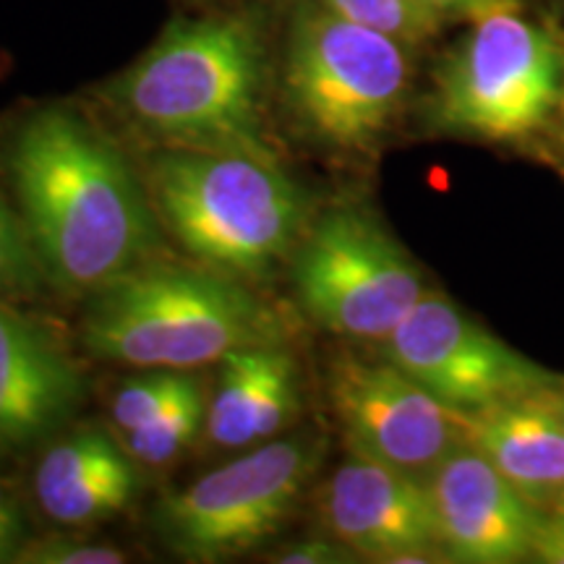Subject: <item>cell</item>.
<instances>
[{"instance_id": "cell-2", "label": "cell", "mask_w": 564, "mask_h": 564, "mask_svg": "<svg viewBox=\"0 0 564 564\" xmlns=\"http://www.w3.org/2000/svg\"><path fill=\"white\" fill-rule=\"evenodd\" d=\"M262 40L246 17L178 19L108 97L167 147L274 158L262 131Z\"/></svg>"}, {"instance_id": "cell-8", "label": "cell", "mask_w": 564, "mask_h": 564, "mask_svg": "<svg viewBox=\"0 0 564 564\" xmlns=\"http://www.w3.org/2000/svg\"><path fill=\"white\" fill-rule=\"evenodd\" d=\"M308 436L262 442L165 497L158 510L162 539L175 554L217 562L251 552L285 525L319 465Z\"/></svg>"}, {"instance_id": "cell-24", "label": "cell", "mask_w": 564, "mask_h": 564, "mask_svg": "<svg viewBox=\"0 0 564 564\" xmlns=\"http://www.w3.org/2000/svg\"><path fill=\"white\" fill-rule=\"evenodd\" d=\"M352 552L348 546H343L340 541H303V544H293L282 549L278 556H272V562L280 564H340L350 562Z\"/></svg>"}, {"instance_id": "cell-3", "label": "cell", "mask_w": 564, "mask_h": 564, "mask_svg": "<svg viewBox=\"0 0 564 564\" xmlns=\"http://www.w3.org/2000/svg\"><path fill=\"white\" fill-rule=\"evenodd\" d=\"M158 220L204 267L264 278L299 249L308 196L278 165L243 150L162 147L147 165Z\"/></svg>"}, {"instance_id": "cell-20", "label": "cell", "mask_w": 564, "mask_h": 564, "mask_svg": "<svg viewBox=\"0 0 564 564\" xmlns=\"http://www.w3.org/2000/svg\"><path fill=\"white\" fill-rule=\"evenodd\" d=\"M192 379L194 377L183 371L152 369V373H147V377H137L126 382L110 403V415L116 429L129 434L147 426L192 384Z\"/></svg>"}, {"instance_id": "cell-13", "label": "cell", "mask_w": 564, "mask_h": 564, "mask_svg": "<svg viewBox=\"0 0 564 564\" xmlns=\"http://www.w3.org/2000/svg\"><path fill=\"white\" fill-rule=\"evenodd\" d=\"M84 398L74 358L34 316L0 299V453L47 440Z\"/></svg>"}, {"instance_id": "cell-26", "label": "cell", "mask_w": 564, "mask_h": 564, "mask_svg": "<svg viewBox=\"0 0 564 564\" xmlns=\"http://www.w3.org/2000/svg\"><path fill=\"white\" fill-rule=\"evenodd\" d=\"M556 394H560V405H562V413H564V387L562 384L556 387Z\"/></svg>"}, {"instance_id": "cell-7", "label": "cell", "mask_w": 564, "mask_h": 564, "mask_svg": "<svg viewBox=\"0 0 564 564\" xmlns=\"http://www.w3.org/2000/svg\"><path fill=\"white\" fill-rule=\"evenodd\" d=\"M301 306L329 333L384 340L429 291L421 267L371 212L337 207L295 249Z\"/></svg>"}, {"instance_id": "cell-12", "label": "cell", "mask_w": 564, "mask_h": 564, "mask_svg": "<svg viewBox=\"0 0 564 564\" xmlns=\"http://www.w3.org/2000/svg\"><path fill=\"white\" fill-rule=\"evenodd\" d=\"M442 552L465 564H514L531 560L541 507L494 468L474 444H460L432 470Z\"/></svg>"}, {"instance_id": "cell-11", "label": "cell", "mask_w": 564, "mask_h": 564, "mask_svg": "<svg viewBox=\"0 0 564 564\" xmlns=\"http://www.w3.org/2000/svg\"><path fill=\"white\" fill-rule=\"evenodd\" d=\"M324 520L335 541L377 562H440V531L429 486L415 474L352 453L324 489Z\"/></svg>"}, {"instance_id": "cell-18", "label": "cell", "mask_w": 564, "mask_h": 564, "mask_svg": "<svg viewBox=\"0 0 564 564\" xmlns=\"http://www.w3.org/2000/svg\"><path fill=\"white\" fill-rule=\"evenodd\" d=\"M322 3L343 19L390 34L408 47L432 40L444 24L440 13L429 9L423 0H322Z\"/></svg>"}, {"instance_id": "cell-5", "label": "cell", "mask_w": 564, "mask_h": 564, "mask_svg": "<svg viewBox=\"0 0 564 564\" xmlns=\"http://www.w3.org/2000/svg\"><path fill=\"white\" fill-rule=\"evenodd\" d=\"M405 47L343 19L322 0L299 3L288 37L285 91L303 129L333 150H371L408 97Z\"/></svg>"}, {"instance_id": "cell-6", "label": "cell", "mask_w": 564, "mask_h": 564, "mask_svg": "<svg viewBox=\"0 0 564 564\" xmlns=\"http://www.w3.org/2000/svg\"><path fill=\"white\" fill-rule=\"evenodd\" d=\"M564 91V53L544 26L507 6L474 19L436 74L432 118L442 131L520 141L549 123Z\"/></svg>"}, {"instance_id": "cell-17", "label": "cell", "mask_w": 564, "mask_h": 564, "mask_svg": "<svg viewBox=\"0 0 564 564\" xmlns=\"http://www.w3.org/2000/svg\"><path fill=\"white\" fill-rule=\"evenodd\" d=\"M207 405L209 400L204 398L202 384L192 379V384L158 419L126 434V449L133 460L154 468L173 463L207 426Z\"/></svg>"}, {"instance_id": "cell-14", "label": "cell", "mask_w": 564, "mask_h": 564, "mask_svg": "<svg viewBox=\"0 0 564 564\" xmlns=\"http://www.w3.org/2000/svg\"><path fill=\"white\" fill-rule=\"evenodd\" d=\"M468 444L531 502L564 499V413L556 384L468 413Z\"/></svg>"}, {"instance_id": "cell-16", "label": "cell", "mask_w": 564, "mask_h": 564, "mask_svg": "<svg viewBox=\"0 0 564 564\" xmlns=\"http://www.w3.org/2000/svg\"><path fill=\"white\" fill-rule=\"evenodd\" d=\"M207 405V434L217 447L241 449L270 442L299 413V371L280 345L232 350L220 361Z\"/></svg>"}, {"instance_id": "cell-22", "label": "cell", "mask_w": 564, "mask_h": 564, "mask_svg": "<svg viewBox=\"0 0 564 564\" xmlns=\"http://www.w3.org/2000/svg\"><path fill=\"white\" fill-rule=\"evenodd\" d=\"M531 560L544 564H564V499L541 507Z\"/></svg>"}, {"instance_id": "cell-10", "label": "cell", "mask_w": 564, "mask_h": 564, "mask_svg": "<svg viewBox=\"0 0 564 564\" xmlns=\"http://www.w3.org/2000/svg\"><path fill=\"white\" fill-rule=\"evenodd\" d=\"M329 400L352 453L408 474L434 470L468 442V413L442 403L390 361H337Z\"/></svg>"}, {"instance_id": "cell-21", "label": "cell", "mask_w": 564, "mask_h": 564, "mask_svg": "<svg viewBox=\"0 0 564 564\" xmlns=\"http://www.w3.org/2000/svg\"><path fill=\"white\" fill-rule=\"evenodd\" d=\"M121 549L108 544H84V541L47 539L40 544L21 546L17 562L30 564H121Z\"/></svg>"}, {"instance_id": "cell-25", "label": "cell", "mask_w": 564, "mask_h": 564, "mask_svg": "<svg viewBox=\"0 0 564 564\" xmlns=\"http://www.w3.org/2000/svg\"><path fill=\"white\" fill-rule=\"evenodd\" d=\"M429 9L447 19H478L484 13L507 9V6H518V0H423Z\"/></svg>"}, {"instance_id": "cell-23", "label": "cell", "mask_w": 564, "mask_h": 564, "mask_svg": "<svg viewBox=\"0 0 564 564\" xmlns=\"http://www.w3.org/2000/svg\"><path fill=\"white\" fill-rule=\"evenodd\" d=\"M24 541V514L13 491L0 481V562L17 560Z\"/></svg>"}, {"instance_id": "cell-9", "label": "cell", "mask_w": 564, "mask_h": 564, "mask_svg": "<svg viewBox=\"0 0 564 564\" xmlns=\"http://www.w3.org/2000/svg\"><path fill=\"white\" fill-rule=\"evenodd\" d=\"M384 358L463 413L554 384L552 373L520 356L440 291L423 293L384 337Z\"/></svg>"}, {"instance_id": "cell-27", "label": "cell", "mask_w": 564, "mask_h": 564, "mask_svg": "<svg viewBox=\"0 0 564 564\" xmlns=\"http://www.w3.org/2000/svg\"><path fill=\"white\" fill-rule=\"evenodd\" d=\"M562 102H564V91H562Z\"/></svg>"}, {"instance_id": "cell-19", "label": "cell", "mask_w": 564, "mask_h": 564, "mask_svg": "<svg viewBox=\"0 0 564 564\" xmlns=\"http://www.w3.org/2000/svg\"><path fill=\"white\" fill-rule=\"evenodd\" d=\"M45 282L47 274L42 270L24 220L0 188V299H34L42 293Z\"/></svg>"}, {"instance_id": "cell-4", "label": "cell", "mask_w": 564, "mask_h": 564, "mask_svg": "<svg viewBox=\"0 0 564 564\" xmlns=\"http://www.w3.org/2000/svg\"><path fill=\"white\" fill-rule=\"evenodd\" d=\"M285 324L232 274L144 264L91 293L84 345L139 369L188 371L241 348L282 345Z\"/></svg>"}, {"instance_id": "cell-15", "label": "cell", "mask_w": 564, "mask_h": 564, "mask_svg": "<svg viewBox=\"0 0 564 564\" xmlns=\"http://www.w3.org/2000/svg\"><path fill=\"white\" fill-rule=\"evenodd\" d=\"M139 486L129 449H118L112 436L100 429L51 444L32 478L34 499L45 518L68 528L102 523L129 510Z\"/></svg>"}, {"instance_id": "cell-1", "label": "cell", "mask_w": 564, "mask_h": 564, "mask_svg": "<svg viewBox=\"0 0 564 564\" xmlns=\"http://www.w3.org/2000/svg\"><path fill=\"white\" fill-rule=\"evenodd\" d=\"M3 167L47 282L63 291H102L158 251L147 186L79 112L47 105L19 118Z\"/></svg>"}]
</instances>
